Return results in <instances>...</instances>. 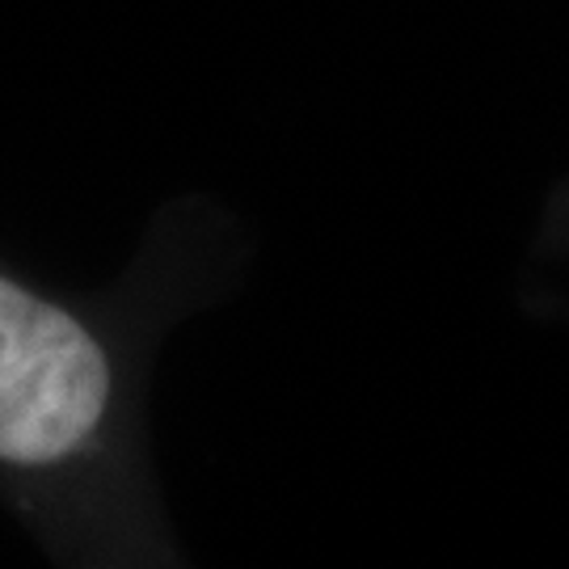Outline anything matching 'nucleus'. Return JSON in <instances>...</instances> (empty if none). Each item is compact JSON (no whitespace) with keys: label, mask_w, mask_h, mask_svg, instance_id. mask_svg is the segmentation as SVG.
Segmentation results:
<instances>
[{"label":"nucleus","mask_w":569,"mask_h":569,"mask_svg":"<svg viewBox=\"0 0 569 569\" xmlns=\"http://www.w3.org/2000/svg\"><path fill=\"white\" fill-rule=\"evenodd\" d=\"M244 232L220 203L161 207L110 287L0 258V498L60 566H186L148 443V367L169 329L232 291Z\"/></svg>","instance_id":"f257e3e1"}]
</instances>
